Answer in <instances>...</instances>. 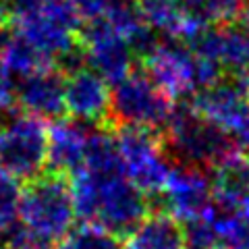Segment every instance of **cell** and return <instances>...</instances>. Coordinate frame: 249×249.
I'll list each match as a JSON object with an SVG mask.
<instances>
[{"mask_svg": "<svg viewBox=\"0 0 249 249\" xmlns=\"http://www.w3.org/2000/svg\"><path fill=\"white\" fill-rule=\"evenodd\" d=\"M75 212L85 224H93L127 241L133 231L152 214L150 196L127 177L100 178L79 170L71 178Z\"/></svg>", "mask_w": 249, "mask_h": 249, "instance_id": "obj_1", "label": "cell"}, {"mask_svg": "<svg viewBox=\"0 0 249 249\" xmlns=\"http://www.w3.org/2000/svg\"><path fill=\"white\" fill-rule=\"evenodd\" d=\"M15 34L34 44L54 65L79 50L83 23L69 0H9Z\"/></svg>", "mask_w": 249, "mask_h": 249, "instance_id": "obj_2", "label": "cell"}, {"mask_svg": "<svg viewBox=\"0 0 249 249\" xmlns=\"http://www.w3.org/2000/svg\"><path fill=\"white\" fill-rule=\"evenodd\" d=\"M69 178L46 173L23 189L19 222L42 249L56 247L75 227V204Z\"/></svg>", "mask_w": 249, "mask_h": 249, "instance_id": "obj_3", "label": "cell"}, {"mask_svg": "<svg viewBox=\"0 0 249 249\" xmlns=\"http://www.w3.org/2000/svg\"><path fill=\"white\" fill-rule=\"evenodd\" d=\"M162 137L166 152L175 162L191 164L210 173L239 152L235 139L220 127L201 119L189 102L175 106L173 119Z\"/></svg>", "mask_w": 249, "mask_h": 249, "instance_id": "obj_4", "label": "cell"}, {"mask_svg": "<svg viewBox=\"0 0 249 249\" xmlns=\"http://www.w3.org/2000/svg\"><path fill=\"white\" fill-rule=\"evenodd\" d=\"M177 102L156 85L145 71H133L110 91L108 127H143L164 133Z\"/></svg>", "mask_w": 249, "mask_h": 249, "instance_id": "obj_5", "label": "cell"}, {"mask_svg": "<svg viewBox=\"0 0 249 249\" xmlns=\"http://www.w3.org/2000/svg\"><path fill=\"white\" fill-rule=\"evenodd\" d=\"M114 139L129 181L145 196H160L175 166L162 133L143 127H116Z\"/></svg>", "mask_w": 249, "mask_h": 249, "instance_id": "obj_6", "label": "cell"}, {"mask_svg": "<svg viewBox=\"0 0 249 249\" xmlns=\"http://www.w3.org/2000/svg\"><path fill=\"white\" fill-rule=\"evenodd\" d=\"M48 166V124L21 112L9 116L0 129V173L15 181L31 183L46 175Z\"/></svg>", "mask_w": 249, "mask_h": 249, "instance_id": "obj_7", "label": "cell"}, {"mask_svg": "<svg viewBox=\"0 0 249 249\" xmlns=\"http://www.w3.org/2000/svg\"><path fill=\"white\" fill-rule=\"evenodd\" d=\"M150 199L152 208L154 204H160L158 212H166L183 224L197 220L214 206L212 173L191 164L175 162L164 191Z\"/></svg>", "mask_w": 249, "mask_h": 249, "instance_id": "obj_8", "label": "cell"}, {"mask_svg": "<svg viewBox=\"0 0 249 249\" xmlns=\"http://www.w3.org/2000/svg\"><path fill=\"white\" fill-rule=\"evenodd\" d=\"M79 46L85 67L106 83L116 85L133 73V48L106 19L85 23L79 34Z\"/></svg>", "mask_w": 249, "mask_h": 249, "instance_id": "obj_9", "label": "cell"}, {"mask_svg": "<svg viewBox=\"0 0 249 249\" xmlns=\"http://www.w3.org/2000/svg\"><path fill=\"white\" fill-rule=\"evenodd\" d=\"M143 71L173 100L197 93V56L178 40H160L143 58Z\"/></svg>", "mask_w": 249, "mask_h": 249, "instance_id": "obj_10", "label": "cell"}, {"mask_svg": "<svg viewBox=\"0 0 249 249\" xmlns=\"http://www.w3.org/2000/svg\"><path fill=\"white\" fill-rule=\"evenodd\" d=\"M187 46L196 56L220 65L227 77L249 71V34L239 25H206Z\"/></svg>", "mask_w": 249, "mask_h": 249, "instance_id": "obj_11", "label": "cell"}, {"mask_svg": "<svg viewBox=\"0 0 249 249\" xmlns=\"http://www.w3.org/2000/svg\"><path fill=\"white\" fill-rule=\"evenodd\" d=\"M110 88L88 67L65 73V104L71 119L88 124L108 123L110 114Z\"/></svg>", "mask_w": 249, "mask_h": 249, "instance_id": "obj_12", "label": "cell"}, {"mask_svg": "<svg viewBox=\"0 0 249 249\" xmlns=\"http://www.w3.org/2000/svg\"><path fill=\"white\" fill-rule=\"evenodd\" d=\"M93 124L58 119L48 127V170L58 177H75L85 164Z\"/></svg>", "mask_w": 249, "mask_h": 249, "instance_id": "obj_13", "label": "cell"}, {"mask_svg": "<svg viewBox=\"0 0 249 249\" xmlns=\"http://www.w3.org/2000/svg\"><path fill=\"white\" fill-rule=\"evenodd\" d=\"M189 104L201 119L227 131L231 137L249 116V100L241 93L231 77H227L214 88L197 91L189 100Z\"/></svg>", "mask_w": 249, "mask_h": 249, "instance_id": "obj_14", "label": "cell"}, {"mask_svg": "<svg viewBox=\"0 0 249 249\" xmlns=\"http://www.w3.org/2000/svg\"><path fill=\"white\" fill-rule=\"evenodd\" d=\"M17 106L25 114L42 121H58L67 112L65 104V73L52 67L19 81Z\"/></svg>", "mask_w": 249, "mask_h": 249, "instance_id": "obj_15", "label": "cell"}, {"mask_svg": "<svg viewBox=\"0 0 249 249\" xmlns=\"http://www.w3.org/2000/svg\"><path fill=\"white\" fill-rule=\"evenodd\" d=\"M214 206L224 212H249V158L241 152L212 170Z\"/></svg>", "mask_w": 249, "mask_h": 249, "instance_id": "obj_16", "label": "cell"}, {"mask_svg": "<svg viewBox=\"0 0 249 249\" xmlns=\"http://www.w3.org/2000/svg\"><path fill=\"white\" fill-rule=\"evenodd\" d=\"M124 249H187L183 227L166 212H152L124 241Z\"/></svg>", "mask_w": 249, "mask_h": 249, "instance_id": "obj_17", "label": "cell"}, {"mask_svg": "<svg viewBox=\"0 0 249 249\" xmlns=\"http://www.w3.org/2000/svg\"><path fill=\"white\" fill-rule=\"evenodd\" d=\"M0 62L19 79H25L29 75L54 67V62L48 56H44L34 44H29L19 34H11V37L6 40L2 52H0Z\"/></svg>", "mask_w": 249, "mask_h": 249, "instance_id": "obj_18", "label": "cell"}, {"mask_svg": "<svg viewBox=\"0 0 249 249\" xmlns=\"http://www.w3.org/2000/svg\"><path fill=\"white\" fill-rule=\"evenodd\" d=\"M222 249H249V212H224L212 206Z\"/></svg>", "mask_w": 249, "mask_h": 249, "instance_id": "obj_19", "label": "cell"}, {"mask_svg": "<svg viewBox=\"0 0 249 249\" xmlns=\"http://www.w3.org/2000/svg\"><path fill=\"white\" fill-rule=\"evenodd\" d=\"M54 249H124L121 239L112 237L110 232L102 231L93 224L73 229Z\"/></svg>", "mask_w": 249, "mask_h": 249, "instance_id": "obj_20", "label": "cell"}, {"mask_svg": "<svg viewBox=\"0 0 249 249\" xmlns=\"http://www.w3.org/2000/svg\"><path fill=\"white\" fill-rule=\"evenodd\" d=\"M23 189L19 181L0 173V235L19 224Z\"/></svg>", "mask_w": 249, "mask_h": 249, "instance_id": "obj_21", "label": "cell"}, {"mask_svg": "<svg viewBox=\"0 0 249 249\" xmlns=\"http://www.w3.org/2000/svg\"><path fill=\"white\" fill-rule=\"evenodd\" d=\"M183 235L187 249H222L220 247V232L214 222L212 210L197 220L183 224Z\"/></svg>", "mask_w": 249, "mask_h": 249, "instance_id": "obj_22", "label": "cell"}, {"mask_svg": "<svg viewBox=\"0 0 249 249\" xmlns=\"http://www.w3.org/2000/svg\"><path fill=\"white\" fill-rule=\"evenodd\" d=\"M247 0H210L206 9L208 25H227L231 21H237Z\"/></svg>", "mask_w": 249, "mask_h": 249, "instance_id": "obj_23", "label": "cell"}, {"mask_svg": "<svg viewBox=\"0 0 249 249\" xmlns=\"http://www.w3.org/2000/svg\"><path fill=\"white\" fill-rule=\"evenodd\" d=\"M17 93H19L17 77L0 62V110L9 114L17 106Z\"/></svg>", "mask_w": 249, "mask_h": 249, "instance_id": "obj_24", "label": "cell"}, {"mask_svg": "<svg viewBox=\"0 0 249 249\" xmlns=\"http://www.w3.org/2000/svg\"><path fill=\"white\" fill-rule=\"evenodd\" d=\"M69 2H71L73 11H75L77 17H79V21L85 25V23L104 19L110 0H69Z\"/></svg>", "mask_w": 249, "mask_h": 249, "instance_id": "obj_25", "label": "cell"}, {"mask_svg": "<svg viewBox=\"0 0 249 249\" xmlns=\"http://www.w3.org/2000/svg\"><path fill=\"white\" fill-rule=\"evenodd\" d=\"M178 4V9L185 13V17H189L193 21H199L208 25L206 21V9H208V2L210 0H175Z\"/></svg>", "mask_w": 249, "mask_h": 249, "instance_id": "obj_26", "label": "cell"}, {"mask_svg": "<svg viewBox=\"0 0 249 249\" xmlns=\"http://www.w3.org/2000/svg\"><path fill=\"white\" fill-rule=\"evenodd\" d=\"M232 139H235V145L237 150L245 156V158H249V116L243 121V124L232 133Z\"/></svg>", "mask_w": 249, "mask_h": 249, "instance_id": "obj_27", "label": "cell"}, {"mask_svg": "<svg viewBox=\"0 0 249 249\" xmlns=\"http://www.w3.org/2000/svg\"><path fill=\"white\" fill-rule=\"evenodd\" d=\"M237 25H239L241 29H245L247 34H249V2L243 6V11H241L239 19H237Z\"/></svg>", "mask_w": 249, "mask_h": 249, "instance_id": "obj_28", "label": "cell"}, {"mask_svg": "<svg viewBox=\"0 0 249 249\" xmlns=\"http://www.w3.org/2000/svg\"><path fill=\"white\" fill-rule=\"evenodd\" d=\"M6 121H9V114H6V112H2V110H0V129H2V127H4V124H6Z\"/></svg>", "mask_w": 249, "mask_h": 249, "instance_id": "obj_29", "label": "cell"}, {"mask_svg": "<svg viewBox=\"0 0 249 249\" xmlns=\"http://www.w3.org/2000/svg\"><path fill=\"white\" fill-rule=\"evenodd\" d=\"M27 249H34V247H27Z\"/></svg>", "mask_w": 249, "mask_h": 249, "instance_id": "obj_30", "label": "cell"}, {"mask_svg": "<svg viewBox=\"0 0 249 249\" xmlns=\"http://www.w3.org/2000/svg\"><path fill=\"white\" fill-rule=\"evenodd\" d=\"M4 2H9V0H4Z\"/></svg>", "mask_w": 249, "mask_h": 249, "instance_id": "obj_31", "label": "cell"}, {"mask_svg": "<svg viewBox=\"0 0 249 249\" xmlns=\"http://www.w3.org/2000/svg\"><path fill=\"white\" fill-rule=\"evenodd\" d=\"M0 249H2V245H0Z\"/></svg>", "mask_w": 249, "mask_h": 249, "instance_id": "obj_32", "label": "cell"}]
</instances>
